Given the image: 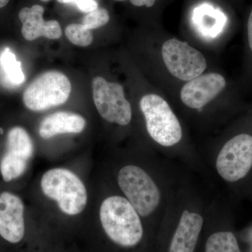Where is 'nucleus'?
<instances>
[{"label": "nucleus", "instance_id": "nucleus-27", "mask_svg": "<svg viewBox=\"0 0 252 252\" xmlns=\"http://www.w3.org/2000/svg\"><path fill=\"white\" fill-rule=\"evenodd\" d=\"M41 1H49L50 0H40Z\"/></svg>", "mask_w": 252, "mask_h": 252}, {"label": "nucleus", "instance_id": "nucleus-10", "mask_svg": "<svg viewBox=\"0 0 252 252\" xmlns=\"http://www.w3.org/2000/svg\"><path fill=\"white\" fill-rule=\"evenodd\" d=\"M24 205L18 195L0 194V235L6 241L18 243L25 234Z\"/></svg>", "mask_w": 252, "mask_h": 252}, {"label": "nucleus", "instance_id": "nucleus-12", "mask_svg": "<svg viewBox=\"0 0 252 252\" xmlns=\"http://www.w3.org/2000/svg\"><path fill=\"white\" fill-rule=\"evenodd\" d=\"M203 225L200 214L184 210L172 239L169 252H194Z\"/></svg>", "mask_w": 252, "mask_h": 252}, {"label": "nucleus", "instance_id": "nucleus-25", "mask_svg": "<svg viewBox=\"0 0 252 252\" xmlns=\"http://www.w3.org/2000/svg\"><path fill=\"white\" fill-rule=\"evenodd\" d=\"M10 0H0V9L5 7L9 4Z\"/></svg>", "mask_w": 252, "mask_h": 252}, {"label": "nucleus", "instance_id": "nucleus-9", "mask_svg": "<svg viewBox=\"0 0 252 252\" xmlns=\"http://www.w3.org/2000/svg\"><path fill=\"white\" fill-rule=\"evenodd\" d=\"M224 77L217 73L200 75L189 81L182 87L181 99L191 109H201L224 89Z\"/></svg>", "mask_w": 252, "mask_h": 252}, {"label": "nucleus", "instance_id": "nucleus-23", "mask_svg": "<svg viewBox=\"0 0 252 252\" xmlns=\"http://www.w3.org/2000/svg\"><path fill=\"white\" fill-rule=\"evenodd\" d=\"M248 40L250 49L252 51V10L250 15L248 23Z\"/></svg>", "mask_w": 252, "mask_h": 252}, {"label": "nucleus", "instance_id": "nucleus-6", "mask_svg": "<svg viewBox=\"0 0 252 252\" xmlns=\"http://www.w3.org/2000/svg\"><path fill=\"white\" fill-rule=\"evenodd\" d=\"M93 96L99 115L110 123L120 126L130 124L132 109L124 95V88L117 83H111L101 77L93 80Z\"/></svg>", "mask_w": 252, "mask_h": 252}, {"label": "nucleus", "instance_id": "nucleus-16", "mask_svg": "<svg viewBox=\"0 0 252 252\" xmlns=\"http://www.w3.org/2000/svg\"><path fill=\"white\" fill-rule=\"evenodd\" d=\"M205 252H241L235 235L230 231H220L209 237Z\"/></svg>", "mask_w": 252, "mask_h": 252}, {"label": "nucleus", "instance_id": "nucleus-1", "mask_svg": "<svg viewBox=\"0 0 252 252\" xmlns=\"http://www.w3.org/2000/svg\"><path fill=\"white\" fill-rule=\"evenodd\" d=\"M99 217L104 232L114 243L128 248L142 240L143 227L139 214L124 197L106 198L101 205Z\"/></svg>", "mask_w": 252, "mask_h": 252}, {"label": "nucleus", "instance_id": "nucleus-3", "mask_svg": "<svg viewBox=\"0 0 252 252\" xmlns=\"http://www.w3.org/2000/svg\"><path fill=\"white\" fill-rule=\"evenodd\" d=\"M140 106L147 131L156 142L168 147L180 142L182 126L165 99L157 94H147L141 99Z\"/></svg>", "mask_w": 252, "mask_h": 252}, {"label": "nucleus", "instance_id": "nucleus-22", "mask_svg": "<svg viewBox=\"0 0 252 252\" xmlns=\"http://www.w3.org/2000/svg\"><path fill=\"white\" fill-rule=\"evenodd\" d=\"M130 2L134 6H146L147 7H152L155 4L156 0H130Z\"/></svg>", "mask_w": 252, "mask_h": 252}, {"label": "nucleus", "instance_id": "nucleus-13", "mask_svg": "<svg viewBox=\"0 0 252 252\" xmlns=\"http://www.w3.org/2000/svg\"><path fill=\"white\" fill-rule=\"evenodd\" d=\"M85 126V119L79 114L59 112L43 119L39 132L42 138L49 139L60 134L79 133L84 130Z\"/></svg>", "mask_w": 252, "mask_h": 252}, {"label": "nucleus", "instance_id": "nucleus-18", "mask_svg": "<svg viewBox=\"0 0 252 252\" xmlns=\"http://www.w3.org/2000/svg\"><path fill=\"white\" fill-rule=\"evenodd\" d=\"M0 62L6 77L12 84L19 85L24 82L25 75L21 63L16 59V56L9 48L4 49L0 58Z\"/></svg>", "mask_w": 252, "mask_h": 252}, {"label": "nucleus", "instance_id": "nucleus-8", "mask_svg": "<svg viewBox=\"0 0 252 252\" xmlns=\"http://www.w3.org/2000/svg\"><path fill=\"white\" fill-rule=\"evenodd\" d=\"M162 56L169 72L180 80L198 77L207 68L206 59L200 51L177 39L162 44Z\"/></svg>", "mask_w": 252, "mask_h": 252}, {"label": "nucleus", "instance_id": "nucleus-5", "mask_svg": "<svg viewBox=\"0 0 252 252\" xmlns=\"http://www.w3.org/2000/svg\"><path fill=\"white\" fill-rule=\"evenodd\" d=\"M72 86L69 79L58 71H49L36 77L23 94V102L34 112L46 110L67 102Z\"/></svg>", "mask_w": 252, "mask_h": 252}, {"label": "nucleus", "instance_id": "nucleus-14", "mask_svg": "<svg viewBox=\"0 0 252 252\" xmlns=\"http://www.w3.org/2000/svg\"><path fill=\"white\" fill-rule=\"evenodd\" d=\"M193 20L198 32L208 38L218 36L226 22L225 15L209 4L197 7L194 11Z\"/></svg>", "mask_w": 252, "mask_h": 252}, {"label": "nucleus", "instance_id": "nucleus-4", "mask_svg": "<svg viewBox=\"0 0 252 252\" xmlns=\"http://www.w3.org/2000/svg\"><path fill=\"white\" fill-rule=\"evenodd\" d=\"M118 183L139 215L147 217L158 207L161 200L160 189L143 169L136 165L122 167Z\"/></svg>", "mask_w": 252, "mask_h": 252}, {"label": "nucleus", "instance_id": "nucleus-2", "mask_svg": "<svg viewBox=\"0 0 252 252\" xmlns=\"http://www.w3.org/2000/svg\"><path fill=\"white\" fill-rule=\"evenodd\" d=\"M43 193L57 202L63 213L77 215L85 208L88 195L82 181L74 172L54 168L44 173L41 181Z\"/></svg>", "mask_w": 252, "mask_h": 252}, {"label": "nucleus", "instance_id": "nucleus-28", "mask_svg": "<svg viewBox=\"0 0 252 252\" xmlns=\"http://www.w3.org/2000/svg\"><path fill=\"white\" fill-rule=\"evenodd\" d=\"M116 1H126V0H116Z\"/></svg>", "mask_w": 252, "mask_h": 252}, {"label": "nucleus", "instance_id": "nucleus-26", "mask_svg": "<svg viewBox=\"0 0 252 252\" xmlns=\"http://www.w3.org/2000/svg\"><path fill=\"white\" fill-rule=\"evenodd\" d=\"M3 132H4V130H3L2 128H1V127H0V135L3 134Z\"/></svg>", "mask_w": 252, "mask_h": 252}, {"label": "nucleus", "instance_id": "nucleus-20", "mask_svg": "<svg viewBox=\"0 0 252 252\" xmlns=\"http://www.w3.org/2000/svg\"><path fill=\"white\" fill-rule=\"evenodd\" d=\"M109 15L108 11L103 8H97L94 11L88 13L83 18L82 23L87 29L92 30L97 29L102 27L109 23Z\"/></svg>", "mask_w": 252, "mask_h": 252}, {"label": "nucleus", "instance_id": "nucleus-21", "mask_svg": "<svg viewBox=\"0 0 252 252\" xmlns=\"http://www.w3.org/2000/svg\"><path fill=\"white\" fill-rule=\"evenodd\" d=\"M76 5L81 11L86 14L98 8V4L95 0H77Z\"/></svg>", "mask_w": 252, "mask_h": 252}, {"label": "nucleus", "instance_id": "nucleus-7", "mask_svg": "<svg viewBox=\"0 0 252 252\" xmlns=\"http://www.w3.org/2000/svg\"><path fill=\"white\" fill-rule=\"evenodd\" d=\"M252 167V136L240 134L228 141L217 157L219 175L229 182L244 178Z\"/></svg>", "mask_w": 252, "mask_h": 252}, {"label": "nucleus", "instance_id": "nucleus-19", "mask_svg": "<svg viewBox=\"0 0 252 252\" xmlns=\"http://www.w3.org/2000/svg\"><path fill=\"white\" fill-rule=\"evenodd\" d=\"M65 34L74 45L86 47L91 45L94 36L90 30L83 24H70L65 28Z\"/></svg>", "mask_w": 252, "mask_h": 252}, {"label": "nucleus", "instance_id": "nucleus-15", "mask_svg": "<svg viewBox=\"0 0 252 252\" xmlns=\"http://www.w3.org/2000/svg\"><path fill=\"white\" fill-rule=\"evenodd\" d=\"M6 152L29 160L34 154V144L31 136L23 127H12L8 132Z\"/></svg>", "mask_w": 252, "mask_h": 252}, {"label": "nucleus", "instance_id": "nucleus-17", "mask_svg": "<svg viewBox=\"0 0 252 252\" xmlns=\"http://www.w3.org/2000/svg\"><path fill=\"white\" fill-rule=\"evenodd\" d=\"M28 160L6 152L0 162V171L6 182L17 179L26 172Z\"/></svg>", "mask_w": 252, "mask_h": 252}, {"label": "nucleus", "instance_id": "nucleus-24", "mask_svg": "<svg viewBox=\"0 0 252 252\" xmlns=\"http://www.w3.org/2000/svg\"><path fill=\"white\" fill-rule=\"evenodd\" d=\"M61 4H76L77 0H57Z\"/></svg>", "mask_w": 252, "mask_h": 252}, {"label": "nucleus", "instance_id": "nucleus-11", "mask_svg": "<svg viewBox=\"0 0 252 252\" xmlns=\"http://www.w3.org/2000/svg\"><path fill=\"white\" fill-rule=\"evenodd\" d=\"M44 8L41 5L24 7L18 13V18L22 23L21 32L28 41L35 40L44 36L50 39H58L62 36L61 25L56 20L46 21L43 18Z\"/></svg>", "mask_w": 252, "mask_h": 252}]
</instances>
